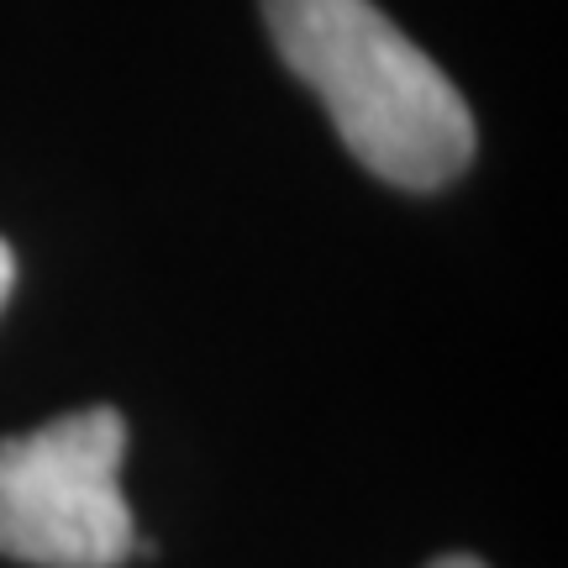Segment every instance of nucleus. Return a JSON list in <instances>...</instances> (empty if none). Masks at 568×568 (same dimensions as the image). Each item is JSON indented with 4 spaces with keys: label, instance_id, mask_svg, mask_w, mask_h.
<instances>
[{
    "label": "nucleus",
    "instance_id": "obj_4",
    "mask_svg": "<svg viewBox=\"0 0 568 568\" xmlns=\"http://www.w3.org/2000/svg\"><path fill=\"white\" fill-rule=\"evenodd\" d=\"M432 568H485V564H479V558H437Z\"/></svg>",
    "mask_w": 568,
    "mask_h": 568
},
{
    "label": "nucleus",
    "instance_id": "obj_2",
    "mask_svg": "<svg viewBox=\"0 0 568 568\" xmlns=\"http://www.w3.org/2000/svg\"><path fill=\"white\" fill-rule=\"evenodd\" d=\"M126 422L111 406L0 443V552L32 568H116L138 548L122 500Z\"/></svg>",
    "mask_w": 568,
    "mask_h": 568
},
{
    "label": "nucleus",
    "instance_id": "obj_3",
    "mask_svg": "<svg viewBox=\"0 0 568 568\" xmlns=\"http://www.w3.org/2000/svg\"><path fill=\"white\" fill-rule=\"evenodd\" d=\"M11 284H17V258H11V247L0 243V305L11 301Z\"/></svg>",
    "mask_w": 568,
    "mask_h": 568
},
{
    "label": "nucleus",
    "instance_id": "obj_1",
    "mask_svg": "<svg viewBox=\"0 0 568 568\" xmlns=\"http://www.w3.org/2000/svg\"><path fill=\"white\" fill-rule=\"evenodd\" d=\"M284 69L322 95L347 153L400 190H437L474 159V116L374 0H264Z\"/></svg>",
    "mask_w": 568,
    "mask_h": 568
}]
</instances>
